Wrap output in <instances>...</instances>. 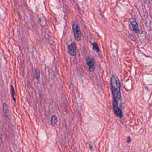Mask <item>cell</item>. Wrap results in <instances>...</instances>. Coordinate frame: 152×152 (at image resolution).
I'll return each mask as SVG.
<instances>
[{
	"label": "cell",
	"instance_id": "6da1fadb",
	"mask_svg": "<svg viewBox=\"0 0 152 152\" xmlns=\"http://www.w3.org/2000/svg\"><path fill=\"white\" fill-rule=\"evenodd\" d=\"M111 86L113 96V107L115 115L119 118H122L123 113L121 108L119 107V103L122 101L121 93V84L118 76H112L111 79Z\"/></svg>",
	"mask_w": 152,
	"mask_h": 152
},
{
	"label": "cell",
	"instance_id": "7a4b0ae2",
	"mask_svg": "<svg viewBox=\"0 0 152 152\" xmlns=\"http://www.w3.org/2000/svg\"><path fill=\"white\" fill-rule=\"evenodd\" d=\"M72 28L73 34L75 39L77 41H80L81 40V34L78 25L76 22H73L72 24Z\"/></svg>",
	"mask_w": 152,
	"mask_h": 152
},
{
	"label": "cell",
	"instance_id": "3957f363",
	"mask_svg": "<svg viewBox=\"0 0 152 152\" xmlns=\"http://www.w3.org/2000/svg\"><path fill=\"white\" fill-rule=\"evenodd\" d=\"M86 63L88 67V68L90 72H93L95 70L94 67V62L93 58L90 56H88L86 58Z\"/></svg>",
	"mask_w": 152,
	"mask_h": 152
},
{
	"label": "cell",
	"instance_id": "277c9868",
	"mask_svg": "<svg viewBox=\"0 0 152 152\" xmlns=\"http://www.w3.org/2000/svg\"><path fill=\"white\" fill-rule=\"evenodd\" d=\"M76 45L74 42H73L68 45V53L70 55L73 56H76Z\"/></svg>",
	"mask_w": 152,
	"mask_h": 152
},
{
	"label": "cell",
	"instance_id": "5b68a950",
	"mask_svg": "<svg viewBox=\"0 0 152 152\" xmlns=\"http://www.w3.org/2000/svg\"><path fill=\"white\" fill-rule=\"evenodd\" d=\"M130 22L132 25V26L134 31H135V32H136L137 33L139 31V27H138V26L137 25V23L135 19L134 18H132L130 19Z\"/></svg>",
	"mask_w": 152,
	"mask_h": 152
},
{
	"label": "cell",
	"instance_id": "8992f818",
	"mask_svg": "<svg viewBox=\"0 0 152 152\" xmlns=\"http://www.w3.org/2000/svg\"><path fill=\"white\" fill-rule=\"evenodd\" d=\"M3 110L4 112V115L5 116V117H8V115L9 114V107L8 105L6 103H4L3 105Z\"/></svg>",
	"mask_w": 152,
	"mask_h": 152
},
{
	"label": "cell",
	"instance_id": "52a82bcc",
	"mask_svg": "<svg viewBox=\"0 0 152 152\" xmlns=\"http://www.w3.org/2000/svg\"><path fill=\"white\" fill-rule=\"evenodd\" d=\"M57 117L55 116H53L51 117V125L52 126H55L57 123Z\"/></svg>",
	"mask_w": 152,
	"mask_h": 152
},
{
	"label": "cell",
	"instance_id": "ba28073f",
	"mask_svg": "<svg viewBox=\"0 0 152 152\" xmlns=\"http://www.w3.org/2000/svg\"><path fill=\"white\" fill-rule=\"evenodd\" d=\"M10 93H11V96L12 99L15 102L16 99L15 97V91H14V89L13 87L11 85V88H10Z\"/></svg>",
	"mask_w": 152,
	"mask_h": 152
},
{
	"label": "cell",
	"instance_id": "9c48e42d",
	"mask_svg": "<svg viewBox=\"0 0 152 152\" xmlns=\"http://www.w3.org/2000/svg\"><path fill=\"white\" fill-rule=\"evenodd\" d=\"M92 48L93 50H94L96 52H99V48L98 45L97 43L93 42L92 44Z\"/></svg>",
	"mask_w": 152,
	"mask_h": 152
},
{
	"label": "cell",
	"instance_id": "30bf717a",
	"mask_svg": "<svg viewBox=\"0 0 152 152\" xmlns=\"http://www.w3.org/2000/svg\"><path fill=\"white\" fill-rule=\"evenodd\" d=\"M34 76L36 79H39L40 76V73L38 70H36L34 72Z\"/></svg>",
	"mask_w": 152,
	"mask_h": 152
},
{
	"label": "cell",
	"instance_id": "8fae6325",
	"mask_svg": "<svg viewBox=\"0 0 152 152\" xmlns=\"http://www.w3.org/2000/svg\"><path fill=\"white\" fill-rule=\"evenodd\" d=\"M131 141V138H130L129 137H128V139H127V142H128V143H130Z\"/></svg>",
	"mask_w": 152,
	"mask_h": 152
}]
</instances>
